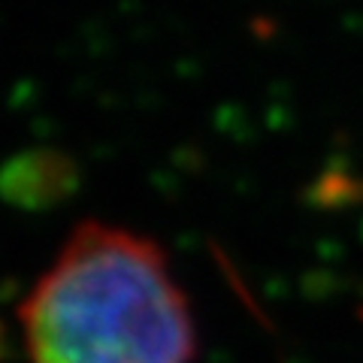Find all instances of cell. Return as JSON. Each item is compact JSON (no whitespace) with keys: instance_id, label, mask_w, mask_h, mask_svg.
Listing matches in <instances>:
<instances>
[{"instance_id":"cell-1","label":"cell","mask_w":363,"mask_h":363,"mask_svg":"<svg viewBox=\"0 0 363 363\" xmlns=\"http://www.w3.org/2000/svg\"><path fill=\"white\" fill-rule=\"evenodd\" d=\"M30 363H194L185 288L149 236L82 221L18 306Z\"/></svg>"}]
</instances>
